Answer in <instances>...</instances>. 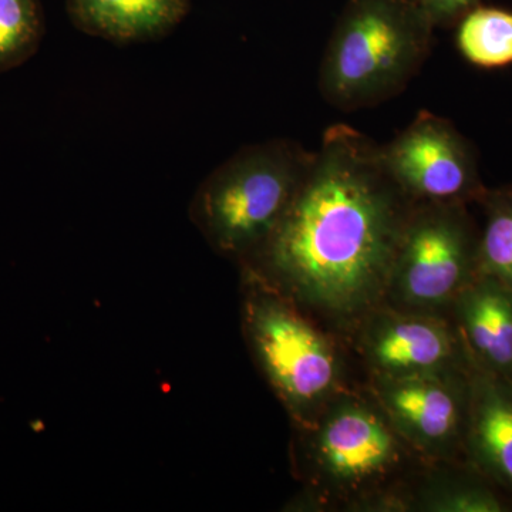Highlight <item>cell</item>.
<instances>
[{
  "label": "cell",
  "instance_id": "cell-14",
  "mask_svg": "<svg viewBox=\"0 0 512 512\" xmlns=\"http://www.w3.org/2000/svg\"><path fill=\"white\" fill-rule=\"evenodd\" d=\"M457 47L468 62L484 69L512 64V12L477 6L458 20Z\"/></svg>",
  "mask_w": 512,
  "mask_h": 512
},
{
  "label": "cell",
  "instance_id": "cell-9",
  "mask_svg": "<svg viewBox=\"0 0 512 512\" xmlns=\"http://www.w3.org/2000/svg\"><path fill=\"white\" fill-rule=\"evenodd\" d=\"M384 165L414 202L470 205L487 191L476 151L450 120L421 110L390 143Z\"/></svg>",
  "mask_w": 512,
  "mask_h": 512
},
{
  "label": "cell",
  "instance_id": "cell-17",
  "mask_svg": "<svg viewBox=\"0 0 512 512\" xmlns=\"http://www.w3.org/2000/svg\"><path fill=\"white\" fill-rule=\"evenodd\" d=\"M424 10L434 28H447L458 23L470 10L481 5L483 0H416Z\"/></svg>",
  "mask_w": 512,
  "mask_h": 512
},
{
  "label": "cell",
  "instance_id": "cell-10",
  "mask_svg": "<svg viewBox=\"0 0 512 512\" xmlns=\"http://www.w3.org/2000/svg\"><path fill=\"white\" fill-rule=\"evenodd\" d=\"M464 461L512 497V379L473 362Z\"/></svg>",
  "mask_w": 512,
  "mask_h": 512
},
{
  "label": "cell",
  "instance_id": "cell-13",
  "mask_svg": "<svg viewBox=\"0 0 512 512\" xmlns=\"http://www.w3.org/2000/svg\"><path fill=\"white\" fill-rule=\"evenodd\" d=\"M412 512H507L503 491L466 461L424 463L410 477Z\"/></svg>",
  "mask_w": 512,
  "mask_h": 512
},
{
  "label": "cell",
  "instance_id": "cell-3",
  "mask_svg": "<svg viewBox=\"0 0 512 512\" xmlns=\"http://www.w3.org/2000/svg\"><path fill=\"white\" fill-rule=\"evenodd\" d=\"M434 29L416 0H348L320 64V94L342 111L393 99L429 57Z\"/></svg>",
  "mask_w": 512,
  "mask_h": 512
},
{
  "label": "cell",
  "instance_id": "cell-16",
  "mask_svg": "<svg viewBox=\"0 0 512 512\" xmlns=\"http://www.w3.org/2000/svg\"><path fill=\"white\" fill-rule=\"evenodd\" d=\"M40 0H0V73L32 59L45 37Z\"/></svg>",
  "mask_w": 512,
  "mask_h": 512
},
{
  "label": "cell",
  "instance_id": "cell-11",
  "mask_svg": "<svg viewBox=\"0 0 512 512\" xmlns=\"http://www.w3.org/2000/svg\"><path fill=\"white\" fill-rule=\"evenodd\" d=\"M451 322L471 362L512 379V291L491 276L477 278L458 295Z\"/></svg>",
  "mask_w": 512,
  "mask_h": 512
},
{
  "label": "cell",
  "instance_id": "cell-4",
  "mask_svg": "<svg viewBox=\"0 0 512 512\" xmlns=\"http://www.w3.org/2000/svg\"><path fill=\"white\" fill-rule=\"evenodd\" d=\"M241 296L245 342L293 427L311 423L326 404L355 387L339 336L251 276L241 275Z\"/></svg>",
  "mask_w": 512,
  "mask_h": 512
},
{
  "label": "cell",
  "instance_id": "cell-8",
  "mask_svg": "<svg viewBox=\"0 0 512 512\" xmlns=\"http://www.w3.org/2000/svg\"><path fill=\"white\" fill-rule=\"evenodd\" d=\"M367 379L467 372L463 340L450 318L399 311L382 305L367 313L345 339Z\"/></svg>",
  "mask_w": 512,
  "mask_h": 512
},
{
  "label": "cell",
  "instance_id": "cell-12",
  "mask_svg": "<svg viewBox=\"0 0 512 512\" xmlns=\"http://www.w3.org/2000/svg\"><path fill=\"white\" fill-rule=\"evenodd\" d=\"M191 0H66L77 30L116 45L157 42L187 18Z\"/></svg>",
  "mask_w": 512,
  "mask_h": 512
},
{
  "label": "cell",
  "instance_id": "cell-6",
  "mask_svg": "<svg viewBox=\"0 0 512 512\" xmlns=\"http://www.w3.org/2000/svg\"><path fill=\"white\" fill-rule=\"evenodd\" d=\"M480 229L467 204L416 202L390 274L386 303L399 311L450 318L478 276Z\"/></svg>",
  "mask_w": 512,
  "mask_h": 512
},
{
  "label": "cell",
  "instance_id": "cell-15",
  "mask_svg": "<svg viewBox=\"0 0 512 512\" xmlns=\"http://www.w3.org/2000/svg\"><path fill=\"white\" fill-rule=\"evenodd\" d=\"M483 207L478 274L491 276L512 291V187L484 192L477 202Z\"/></svg>",
  "mask_w": 512,
  "mask_h": 512
},
{
  "label": "cell",
  "instance_id": "cell-7",
  "mask_svg": "<svg viewBox=\"0 0 512 512\" xmlns=\"http://www.w3.org/2000/svg\"><path fill=\"white\" fill-rule=\"evenodd\" d=\"M394 431L424 463L464 461L470 369L365 384Z\"/></svg>",
  "mask_w": 512,
  "mask_h": 512
},
{
  "label": "cell",
  "instance_id": "cell-2",
  "mask_svg": "<svg viewBox=\"0 0 512 512\" xmlns=\"http://www.w3.org/2000/svg\"><path fill=\"white\" fill-rule=\"evenodd\" d=\"M293 431V473L302 490L286 511L356 512L372 495L424 464L366 387L339 394L315 420Z\"/></svg>",
  "mask_w": 512,
  "mask_h": 512
},
{
  "label": "cell",
  "instance_id": "cell-1",
  "mask_svg": "<svg viewBox=\"0 0 512 512\" xmlns=\"http://www.w3.org/2000/svg\"><path fill=\"white\" fill-rule=\"evenodd\" d=\"M416 202L384 165L380 144L349 124L328 127L281 221L239 264L345 343L386 303Z\"/></svg>",
  "mask_w": 512,
  "mask_h": 512
},
{
  "label": "cell",
  "instance_id": "cell-5",
  "mask_svg": "<svg viewBox=\"0 0 512 512\" xmlns=\"http://www.w3.org/2000/svg\"><path fill=\"white\" fill-rule=\"evenodd\" d=\"M313 151L274 138L239 148L195 191L190 220L212 251L239 265L269 237L311 164Z\"/></svg>",
  "mask_w": 512,
  "mask_h": 512
}]
</instances>
